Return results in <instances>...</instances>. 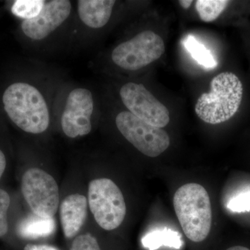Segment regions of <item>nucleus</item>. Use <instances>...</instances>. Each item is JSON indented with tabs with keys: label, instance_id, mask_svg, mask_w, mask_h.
<instances>
[{
	"label": "nucleus",
	"instance_id": "f257e3e1",
	"mask_svg": "<svg viewBox=\"0 0 250 250\" xmlns=\"http://www.w3.org/2000/svg\"><path fill=\"white\" fill-rule=\"evenodd\" d=\"M2 100L8 116L22 131L39 134L48 128V107L35 87L23 82L13 83L5 90Z\"/></svg>",
	"mask_w": 250,
	"mask_h": 250
},
{
	"label": "nucleus",
	"instance_id": "f03ea898",
	"mask_svg": "<svg viewBox=\"0 0 250 250\" xmlns=\"http://www.w3.org/2000/svg\"><path fill=\"white\" fill-rule=\"evenodd\" d=\"M176 215L184 233L195 243L205 241L212 225V208L209 195L198 184L182 186L174 195Z\"/></svg>",
	"mask_w": 250,
	"mask_h": 250
},
{
	"label": "nucleus",
	"instance_id": "7ed1b4c3",
	"mask_svg": "<svg viewBox=\"0 0 250 250\" xmlns=\"http://www.w3.org/2000/svg\"><path fill=\"white\" fill-rule=\"evenodd\" d=\"M210 90L202 94L195 104V113L202 121L216 125L232 118L241 106L243 87L235 74L223 72L210 82Z\"/></svg>",
	"mask_w": 250,
	"mask_h": 250
},
{
	"label": "nucleus",
	"instance_id": "20e7f679",
	"mask_svg": "<svg viewBox=\"0 0 250 250\" xmlns=\"http://www.w3.org/2000/svg\"><path fill=\"white\" fill-rule=\"evenodd\" d=\"M88 205L100 228L111 231L119 228L126 213V203L121 189L113 181L100 178L88 187Z\"/></svg>",
	"mask_w": 250,
	"mask_h": 250
},
{
	"label": "nucleus",
	"instance_id": "39448f33",
	"mask_svg": "<svg viewBox=\"0 0 250 250\" xmlns=\"http://www.w3.org/2000/svg\"><path fill=\"white\" fill-rule=\"evenodd\" d=\"M165 50L160 36L152 31H144L117 46L112 52L111 59L118 67L135 71L155 62Z\"/></svg>",
	"mask_w": 250,
	"mask_h": 250
},
{
	"label": "nucleus",
	"instance_id": "423d86ee",
	"mask_svg": "<svg viewBox=\"0 0 250 250\" xmlns=\"http://www.w3.org/2000/svg\"><path fill=\"white\" fill-rule=\"evenodd\" d=\"M21 190L33 213L54 218L59 205V189L55 179L45 170L30 168L23 174Z\"/></svg>",
	"mask_w": 250,
	"mask_h": 250
},
{
	"label": "nucleus",
	"instance_id": "0eeeda50",
	"mask_svg": "<svg viewBox=\"0 0 250 250\" xmlns=\"http://www.w3.org/2000/svg\"><path fill=\"white\" fill-rule=\"evenodd\" d=\"M116 123L125 139L149 157H157L170 146V137L164 130L147 124L129 111L121 112Z\"/></svg>",
	"mask_w": 250,
	"mask_h": 250
},
{
	"label": "nucleus",
	"instance_id": "6e6552de",
	"mask_svg": "<svg viewBox=\"0 0 250 250\" xmlns=\"http://www.w3.org/2000/svg\"><path fill=\"white\" fill-rule=\"evenodd\" d=\"M120 95L129 112L147 124L162 129L170 123L168 109L141 83L123 85Z\"/></svg>",
	"mask_w": 250,
	"mask_h": 250
},
{
	"label": "nucleus",
	"instance_id": "1a4fd4ad",
	"mask_svg": "<svg viewBox=\"0 0 250 250\" xmlns=\"http://www.w3.org/2000/svg\"><path fill=\"white\" fill-rule=\"evenodd\" d=\"M93 109V95L89 90L78 88L72 90L61 121L64 134L72 139L90 134Z\"/></svg>",
	"mask_w": 250,
	"mask_h": 250
},
{
	"label": "nucleus",
	"instance_id": "9d476101",
	"mask_svg": "<svg viewBox=\"0 0 250 250\" xmlns=\"http://www.w3.org/2000/svg\"><path fill=\"white\" fill-rule=\"evenodd\" d=\"M71 9V2L67 0L45 1L39 16L23 21V33L33 40H42L66 21Z\"/></svg>",
	"mask_w": 250,
	"mask_h": 250
},
{
	"label": "nucleus",
	"instance_id": "9b49d317",
	"mask_svg": "<svg viewBox=\"0 0 250 250\" xmlns=\"http://www.w3.org/2000/svg\"><path fill=\"white\" fill-rule=\"evenodd\" d=\"M88 213V200L80 194H72L64 199L60 207L62 231L67 238H73L83 226Z\"/></svg>",
	"mask_w": 250,
	"mask_h": 250
},
{
	"label": "nucleus",
	"instance_id": "f8f14e48",
	"mask_svg": "<svg viewBox=\"0 0 250 250\" xmlns=\"http://www.w3.org/2000/svg\"><path fill=\"white\" fill-rule=\"evenodd\" d=\"M114 0H80L77 1L80 19L93 29L103 27L111 18Z\"/></svg>",
	"mask_w": 250,
	"mask_h": 250
},
{
	"label": "nucleus",
	"instance_id": "ddd939ff",
	"mask_svg": "<svg viewBox=\"0 0 250 250\" xmlns=\"http://www.w3.org/2000/svg\"><path fill=\"white\" fill-rule=\"evenodd\" d=\"M54 218L40 216L33 213L18 224V234L26 239H37L51 236L55 231Z\"/></svg>",
	"mask_w": 250,
	"mask_h": 250
},
{
	"label": "nucleus",
	"instance_id": "4468645a",
	"mask_svg": "<svg viewBox=\"0 0 250 250\" xmlns=\"http://www.w3.org/2000/svg\"><path fill=\"white\" fill-rule=\"evenodd\" d=\"M142 244L149 250H156L161 246L179 249L182 246V241L180 234L177 231L165 229L147 233L142 238Z\"/></svg>",
	"mask_w": 250,
	"mask_h": 250
},
{
	"label": "nucleus",
	"instance_id": "2eb2a0df",
	"mask_svg": "<svg viewBox=\"0 0 250 250\" xmlns=\"http://www.w3.org/2000/svg\"><path fill=\"white\" fill-rule=\"evenodd\" d=\"M183 44L185 49L200 65L207 69H213L218 65V62L209 49L193 36L189 35L184 39Z\"/></svg>",
	"mask_w": 250,
	"mask_h": 250
},
{
	"label": "nucleus",
	"instance_id": "dca6fc26",
	"mask_svg": "<svg viewBox=\"0 0 250 250\" xmlns=\"http://www.w3.org/2000/svg\"><path fill=\"white\" fill-rule=\"evenodd\" d=\"M229 3L227 0H197L195 7L200 19L204 22H210L220 16Z\"/></svg>",
	"mask_w": 250,
	"mask_h": 250
},
{
	"label": "nucleus",
	"instance_id": "f3484780",
	"mask_svg": "<svg viewBox=\"0 0 250 250\" xmlns=\"http://www.w3.org/2000/svg\"><path fill=\"white\" fill-rule=\"evenodd\" d=\"M45 4V1L42 0H17L13 4L11 11L24 21L30 20L39 16Z\"/></svg>",
	"mask_w": 250,
	"mask_h": 250
},
{
	"label": "nucleus",
	"instance_id": "a211bd4d",
	"mask_svg": "<svg viewBox=\"0 0 250 250\" xmlns=\"http://www.w3.org/2000/svg\"><path fill=\"white\" fill-rule=\"evenodd\" d=\"M11 205V197L6 190L0 188V238L4 236L9 230L8 210Z\"/></svg>",
	"mask_w": 250,
	"mask_h": 250
},
{
	"label": "nucleus",
	"instance_id": "6ab92c4d",
	"mask_svg": "<svg viewBox=\"0 0 250 250\" xmlns=\"http://www.w3.org/2000/svg\"><path fill=\"white\" fill-rule=\"evenodd\" d=\"M70 250H101L96 238L90 233L76 237L72 242Z\"/></svg>",
	"mask_w": 250,
	"mask_h": 250
},
{
	"label": "nucleus",
	"instance_id": "aec40b11",
	"mask_svg": "<svg viewBox=\"0 0 250 250\" xmlns=\"http://www.w3.org/2000/svg\"><path fill=\"white\" fill-rule=\"evenodd\" d=\"M229 209L233 212L250 211V190L242 192L236 197H233L229 202L228 205Z\"/></svg>",
	"mask_w": 250,
	"mask_h": 250
},
{
	"label": "nucleus",
	"instance_id": "412c9836",
	"mask_svg": "<svg viewBox=\"0 0 250 250\" xmlns=\"http://www.w3.org/2000/svg\"><path fill=\"white\" fill-rule=\"evenodd\" d=\"M24 250H59L54 246L47 245L28 244L24 247Z\"/></svg>",
	"mask_w": 250,
	"mask_h": 250
},
{
	"label": "nucleus",
	"instance_id": "4be33fe9",
	"mask_svg": "<svg viewBox=\"0 0 250 250\" xmlns=\"http://www.w3.org/2000/svg\"><path fill=\"white\" fill-rule=\"evenodd\" d=\"M6 166V159L4 153L0 149V179L4 174Z\"/></svg>",
	"mask_w": 250,
	"mask_h": 250
},
{
	"label": "nucleus",
	"instance_id": "5701e85b",
	"mask_svg": "<svg viewBox=\"0 0 250 250\" xmlns=\"http://www.w3.org/2000/svg\"><path fill=\"white\" fill-rule=\"evenodd\" d=\"M179 3L184 9H188L191 6L192 1H189V0H180V1H179Z\"/></svg>",
	"mask_w": 250,
	"mask_h": 250
},
{
	"label": "nucleus",
	"instance_id": "b1692460",
	"mask_svg": "<svg viewBox=\"0 0 250 250\" xmlns=\"http://www.w3.org/2000/svg\"><path fill=\"white\" fill-rule=\"evenodd\" d=\"M227 250H250L248 248H245V247L242 246H234L231 247V248H229Z\"/></svg>",
	"mask_w": 250,
	"mask_h": 250
}]
</instances>
